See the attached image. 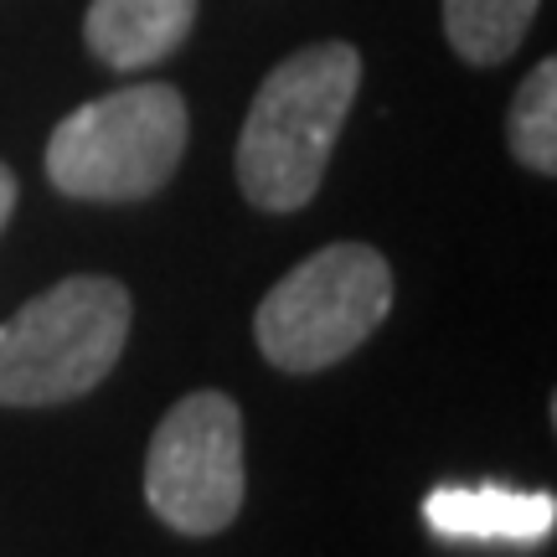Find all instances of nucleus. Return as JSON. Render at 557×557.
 Here are the masks:
<instances>
[{"label":"nucleus","instance_id":"f257e3e1","mask_svg":"<svg viewBox=\"0 0 557 557\" xmlns=\"http://www.w3.org/2000/svg\"><path fill=\"white\" fill-rule=\"evenodd\" d=\"M357 88L361 52L351 41H315L278 62L238 135L243 197L263 212H299L315 197Z\"/></svg>","mask_w":557,"mask_h":557},{"label":"nucleus","instance_id":"f03ea898","mask_svg":"<svg viewBox=\"0 0 557 557\" xmlns=\"http://www.w3.org/2000/svg\"><path fill=\"white\" fill-rule=\"evenodd\" d=\"M124 341L129 295L120 278H62L0 325V403L47 408L94 393L124 357Z\"/></svg>","mask_w":557,"mask_h":557},{"label":"nucleus","instance_id":"7ed1b4c3","mask_svg":"<svg viewBox=\"0 0 557 557\" xmlns=\"http://www.w3.org/2000/svg\"><path fill=\"white\" fill-rule=\"evenodd\" d=\"M186 99L171 83H129L78 103L47 139V176L62 197L135 201L160 191L186 156Z\"/></svg>","mask_w":557,"mask_h":557},{"label":"nucleus","instance_id":"20e7f679","mask_svg":"<svg viewBox=\"0 0 557 557\" xmlns=\"http://www.w3.org/2000/svg\"><path fill=\"white\" fill-rule=\"evenodd\" d=\"M393 310V269L367 243H331L289 269L259 305V346L284 372L351 357Z\"/></svg>","mask_w":557,"mask_h":557},{"label":"nucleus","instance_id":"39448f33","mask_svg":"<svg viewBox=\"0 0 557 557\" xmlns=\"http://www.w3.org/2000/svg\"><path fill=\"white\" fill-rule=\"evenodd\" d=\"M145 500L181 537H218L243 506V413L227 393H191L160 418Z\"/></svg>","mask_w":557,"mask_h":557},{"label":"nucleus","instance_id":"423d86ee","mask_svg":"<svg viewBox=\"0 0 557 557\" xmlns=\"http://www.w3.org/2000/svg\"><path fill=\"white\" fill-rule=\"evenodd\" d=\"M423 521L444 542H532L553 537L557 500L547 491H511V485H438L423 500Z\"/></svg>","mask_w":557,"mask_h":557},{"label":"nucleus","instance_id":"0eeeda50","mask_svg":"<svg viewBox=\"0 0 557 557\" xmlns=\"http://www.w3.org/2000/svg\"><path fill=\"white\" fill-rule=\"evenodd\" d=\"M197 21V0H94L83 41L103 67L139 73L176 52Z\"/></svg>","mask_w":557,"mask_h":557},{"label":"nucleus","instance_id":"6e6552de","mask_svg":"<svg viewBox=\"0 0 557 557\" xmlns=\"http://www.w3.org/2000/svg\"><path fill=\"white\" fill-rule=\"evenodd\" d=\"M542 0H444V37L465 62L496 67L521 47Z\"/></svg>","mask_w":557,"mask_h":557},{"label":"nucleus","instance_id":"1a4fd4ad","mask_svg":"<svg viewBox=\"0 0 557 557\" xmlns=\"http://www.w3.org/2000/svg\"><path fill=\"white\" fill-rule=\"evenodd\" d=\"M511 150L527 171L553 176L557 171V62L542 58L537 73L517 88L511 99V120H506Z\"/></svg>","mask_w":557,"mask_h":557},{"label":"nucleus","instance_id":"9d476101","mask_svg":"<svg viewBox=\"0 0 557 557\" xmlns=\"http://www.w3.org/2000/svg\"><path fill=\"white\" fill-rule=\"evenodd\" d=\"M11 207H16V176L0 165V227L11 222Z\"/></svg>","mask_w":557,"mask_h":557}]
</instances>
